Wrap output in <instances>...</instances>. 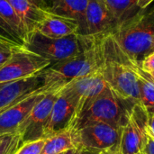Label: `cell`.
Wrapping results in <instances>:
<instances>
[{
	"instance_id": "1",
	"label": "cell",
	"mask_w": 154,
	"mask_h": 154,
	"mask_svg": "<svg viewBox=\"0 0 154 154\" xmlns=\"http://www.w3.org/2000/svg\"><path fill=\"white\" fill-rule=\"evenodd\" d=\"M97 35L95 42L79 55L50 65L42 71L46 93L58 92L71 80L100 71L104 63L102 38Z\"/></svg>"
},
{
	"instance_id": "2",
	"label": "cell",
	"mask_w": 154,
	"mask_h": 154,
	"mask_svg": "<svg viewBox=\"0 0 154 154\" xmlns=\"http://www.w3.org/2000/svg\"><path fill=\"white\" fill-rule=\"evenodd\" d=\"M111 33L131 60L141 65L142 60L152 52L154 40V5L142 9L118 25Z\"/></svg>"
},
{
	"instance_id": "3",
	"label": "cell",
	"mask_w": 154,
	"mask_h": 154,
	"mask_svg": "<svg viewBox=\"0 0 154 154\" xmlns=\"http://www.w3.org/2000/svg\"><path fill=\"white\" fill-rule=\"evenodd\" d=\"M96 38L97 35L79 33L63 38H51L33 32L29 34L23 49L38 54L54 64L79 55L95 42Z\"/></svg>"
},
{
	"instance_id": "4",
	"label": "cell",
	"mask_w": 154,
	"mask_h": 154,
	"mask_svg": "<svg viewBox=\"0 0 154 154\" xmlns=\"http://www.w3.org/2000/svg\"><path fill=\"white\" fill-rule=\"evenodd\" d=\"M134 106L118 98L108 88L84 107L76 120L74 129L96 123L123 127Z\"/></svg>"
},
{
	"instance_id": "5",
	"label": "cell",
	"mask_w": 154,
	"mask_h": 154,
	"mask_svg": "<svg viewBox=\"0 0 154 154\" xmlns=\"http://www.w3.org/2000/svg\"><path fill=\"white\" fill-rule=\"evenodd\" d=\"M51 65L43 57L23 48L16 49L0 68V83L12 82L38 75Z\"/></svg>"
},
{
	"instance_id": "6",
	"label": "cell",
	"mask_w": 154,
	"mask_h": 154,
	"mask_svg": "<svg viewBox=\"0 0 154 154\" xmlns=\"http://www.w3.org/2000/svg\"><path fill=\"white\" fill-rule=\"evenodd\" d=\"M123 127L96 123L75 129L77 148L83 147L119 152Z\"/></svg>"
},
{
	"instance_id": "7",
	"label": "cell",
	"mask_w": 154,
	"mask_h": 154,
	"mask_svg": "<svg viewBox=\"0 0 154 154\" xmlns=\"http://www.w3.org/2000/svg\"><path fill=\"white\" fill-rule=\"evenodd\" d=\"M149 116L141 104H135L123 126L119 154H140L146 144Z\"/></svg>"
},
{
	"instance_id": "8",
	"label": "cell",
	"mask_w": 154,
	"mask_h": 154,
	"mask_svg": "<svg viewBox=\"0 0 154 154\" xmlns=\"http://www.w3.org/2000/svg\"><path fill=\"white\" fill-rule=\"evenodd\" d=\"M57 97V92L46 93L33 106L18 130L23 144L47 139V130L51 120V110Z\"/></svg>"
},
{
	"instance_id": "9",
	"label": "cell",
	"mask_w": 154,
	"mask_h": 154,
	"mask_svg": "<svg viewBox=\"0 0 154 154\" xmlns=\"http://www.w3.org/2000/svg\"><path fill=\"white\" fill-rule=\"evenodd\" d=\"M109 88L100 71L75 79L58 92L65 94L76 105L77 117L84 107ZM76 124V123H75Z\"/></svg>"
},
{
	"instance_id": "10",
	"label": "cell",
	"mask_w": 154,
	"mask_h": 154,
	"mask_svg": "<svg viewBox=\"0 0 154 154\" xmlns=\"http://www.w3.org/2000/svg\"><path fill=\"white\" fill-rule=\"evenodd\" d=\"M38 92H45L42 72L27 79L0 83V114Z\"/></svg>"
},
{
	"instance_id": "11",
	"label": "cell",
	"mask_w": 154,
	"mask_h": 154,
	"mask_svg": "<svg viewBox=\"0 0 154 154\" xmlns=\"http://www.w3.org/2000/svg\"><path fill=\"white\" fill-rule=\"evenodd\" d=\"M28 37V31L10 4L0 0V42L22 49Z\"/></svg>"
},
{
	"instance_id": "12",
	"label": "cell",
	"mask_w": 154,
	"mask_h": 154,
	"mask_svg": "<svg viewBox=\"0 0 154 154\" xmlns=\"http://www.w3.org/2000/svg\"><path fill=\"white\" fill-rule=\"evenodd\" d=\"M45 92H38L23 99L14 106L0 114V136L18 133L21 125L27 118L33 106L44 97Z\"/></svg>"
},
{
	"instance_id": "13",
	"label": "cell",
	"mask_w": 154,
	"mask_h": 154,
	"mask_svg": "<svg viewBox=\"0 0 154 154\" xmlns=\"http://www.w3.org/2000/svg\"><path fill=\"white\" fill-rule=\"evenodd\" d=\"M58 97L54 102L51 120L47 130V138L70 129H74L76 123V105L61 92H57Z\"/></svg>"
},
{
	"instance_id": "14",
	"label": "cell",
	"mask_w": 154,
	"mask_h": 154,
	"mask_svg": "<svg viewBox=\"0 0 154 154\" xmlns=\"http://www.w3.org/2000/svg\"><path fill=\"white\" fill-rule=\"evenodd\" d=\"M86 23L87 35L106 34L116 28V21L103 0H88Z\"/></svg>"
},
{
	"instance_id": "15",
	"label": "cell",
	"mask_w": 154,
	"mask_h": 154,
	"mask_svg": "<svg viewBox=\"0 0 154 154\" xmlns=\"http://www.w3.org/2000/svg\"><path fill=\"white\" fill-rule=\"evenodd\" d=\"M14 10L29 34L51 14V13L37 6L32 0H6Z\"/></svg>"
},
{
	"instance_id": "16",
	"label": "cell",
	"mask_w": 154,
	"mask_h": 154,
	"mask_svg": "<svg viewBox=\"0 0 154 154\" xmlns=\"http://www.w3.org/2000/svg\"><path fill=\"white\" fill-rule=\"evenodd\" d=\"M88 0H51L50 12L76 20L79 24V34L87 35L86 11Z\"/></svg>"
},
{
	"instance_id": "17",
	"label": "cell",
	"mask_w": 154,
	"mask_h": 154,
	"mask_svg": "<svg viewBox=\"0 0 154 154\" xmlns=\"http://www.w3.org/2000/svg\"><path fill=\"white\" fill-rule=\"evenodd\" d=\"M79 24L71 18L51 14L36 29L35 32L51 38H63L79 33Z\"/></svg>"
},
{
	"instance_id": "18",
	"label": "cell",
	"mask_w": 154,
	"mask_h": 154,
	"mask_svg": "<svg viewBox=\"0 0 154 154\" xmlns=\"http://www.w3.org/2000/svg\"><path fill=\"white\" fill-rule=\"evenodd\" d=\"M134 69L138 79L140 104L150 117L154 115V78L150 72L143 70L141 65L136 62H134Z\"/></svg>"
},
{
	"instance_id": "19",
	"label": "cell",
	"mask_w": 154,
	"mask_h": 154,
	"mask_svg": "<svg viewBox=\"0 0 154 154\" xmlns=\"http://www.w3.org/2000/svg\"><path fill=\"white\" fill-rule=\"evenodd\" d=\"M74 148H77L75 129H70L48 137L41 154H60Z\"/></svg>"
},
{
	"instance_id": "20",
	"label": "cell",
	"mask_w": 154,
	"mask_h": 154,
	"mask_svg": "<svg viewBox=\"0 0 154 154\" xmlns=\"http://www.w3.org/2000/svg\"><path fill=\"white\" fill-rule=\"evenodd\" d=\"M112 14L116 27L125 22L142 9L139 7V0H103Z\"/></svg>"
},
{
	"instance_id": "21",
	"label": "cell",
	"mask_w": 154,
	"mask_h": 154,
	"mask_svg": "<svg viewBox=\"0 0 154 154\" xmlns=\"http://www.w3.org/2000/svg\"><path fill=\"white\" fill-rule=\"evenodd\" d=\"M22 145L19 133L7 134L0 142V154H15Z\"/></svg>"
},
{
	"instance_id": "22",
	"label": "cell",
	"mask_w": 154,
	"mask_h": 154,
	"mask_svg": "<svg viewBox=\"0 0 154 154\" xmlns=\"http://www.w3.org/2000/svg\"><path fill=\"white\" fill-rule=\"evenodd\" d=\"M46 139L23 144L15 154H41Z\"/></svg>"
},
{
	"instance_id": "23",
	"label": "cell",
	"mask_w": 154,
	"mask_h": 154,
	"mask_svg": "<svg viewBox=\"0 0 154 154\" xmlns=\"http://www.w3.org/2000/svg\"><path fill=\"white\" fill-rule=\"evenodd\" d=\"M16 48L11 45L0 42V68L11 58Z\"/></svg>"
},
{
	"instance_id": "24",
	"label": "cell",
	"mask_w": 154,
	"mask_h": 154,
	"mask_svg": "<svg viewBox=\"0 0 154 154\" xmlns=\"http://www.w3.org/2000/svg\"><path fill=\"white\" fill-rule=\"evenodd\" d=\"M141 68L147 72L154 71V51L148 54L141 62Z\"/></svg>"
},
{
	"instance_id": "25",
	"label": "cell",
	"mask_w": 154,
	"mask_h": 154,
	"mask_svg": "<svg viewBox=\"0 0 154 154\" xmlns=\"http://www.w3.org/2000/svg\"><path fill=\"white\" fill-rule=\"evenodd\" d=\"M75 154H119V152H115V151H101V150L79 147V148H76Z\"/></svg>"
},
{
	"instance_id": "26",
	"label": "cell",
	"mask_w": 154,
	"mask_h": 154,
	"mask_svg": "<svg viewBox=\"0 0 154 154\" xmlns=\"http://www.w3.org/2000/svg\"><path fill=\"white\" fill-rule=\"evenodd\" d=\"M142 154H154V134L148 128L147 133V141L146 144L143 150Z\"/></svg>"
},
{
	"instance_id": "27",
	"label": "cell",
	"mask_w": 154,
	"mask_h": 154,
	"mask_svg": "<svg viewBox=\"0 0 154 154\" xmlns=\"http://www.w3.org/2000/svg\"><path fill=\"white\" fill-rule=\"evenodd\" d=\"M37 6L41 7L42 9H44L48 12H50L51 7V0H32ZM51 13V12H50Z\"/></svg>"
},
{
	"instance_id": "28",
	"label": "cell",
	"mask_w": 154,
	"mask_h": 154,
	"mask_svg": "<svg viewBox=\"0 0 154 154\" xmlns=\"http://www.w3.org/2000/svg\"><path fill=\"white\" fill-rule=\"evenodd\" d=\"M153 2L154 0H139L138 5L141 9H145L148 6H150Z\"/></svg>"
},
{
	"instance_id": "29",
	"label": "cell",
	"mask_w": 154,
	"mask_h": 154,
	"mask_svg": "<svg viewBox=\"0 0 154 154\" xmlns=\"http://www.w3.org/2000/svg\"><path fill=\"white\" fill-rule=\"evenodd\" d=\"M149 129L154 134V115L149 117Z\"/></svg>"
},
{
	"instance_id": "30",
	"label": "cell",
	"mask_w": 154,
	"mask_h": 154,
	"mask_svg": "<svg viewBox=\"0 0 154 154\" xmlns=\"http://www.w3.org/2000/svg\"><path fill=\"white\" fill-rule=\"evenodd\" d=\"M75 152H76V148H74V149H69V150L64 152L62 154H75Z\"/></svg>"
},
{
	"instance_id": "31",
	"label": "cell",
	"mask_w": 154,
	"mask_h": 154,
	"mask_svg": "<svg viewBox=\"0 0 154 154\" xmlns=\"http://www.w3.org/2000/svg\"><path fill=\"white\" fill-rule=\"evenodd\" d=\"M154 51V40H153V44H152V52Z\"/></svg>"
},
{
	"instance_id": "32",
	"label": "cell",
	"mask_w": 154,
	"mask_h": 154,
	"mask_svg": "<svg viewBox=\"0 0 154 154\" xmlns=\"http://www.w3.org/2000/svg\"><path fill=\"white\" fill-rule=\"evenodd\" d=\"M5 135H3V136H0V142H1V140H2V139H3V138L5 137Z\"/></svg>"
},
{
	"instance_id": "33",
	"label": "cell",
	"mask_w": 154,
	"mask_h": 154,
	"mask_svg": "<svg viewBox=\"0 0 154 154\" xmlns=\"http://www.w3.org/2000/svg\"><path fill=\"white\" fill-rule=\"evenodd\" d=\"M151 74H152V77L154 78V71L153 72H151Z\"/></svg>"
},
{
	"instance_id": "34",
	"label": "cell",
	"mask_w": 154,
	"mask_h": 154,
	"mask_svg": "<svg viewBox=\"0 0 154 154\" xmlns=\"http://www.w3.org/2000/svg\"><path fill=\"white\" fill-rule=\"evenodd\" d=\"M62 153H63V152H62ZM62 153H60V154H62Z\"/></svg>"
},
{
	"instance_id": "35",
	"label": "cell",
	"mask_w": 154,
	"mask_h": 154,
	"mask_svg": "<svg viewBox=\"0 0 154 154\" xmlns=\"http://www.w3.org/2000/svg\"><path fill=\"white\" fill-rule=\"evenodd\" d=\"M140 154H142V153H140Z\"/></svg>"
}]
</instances>
